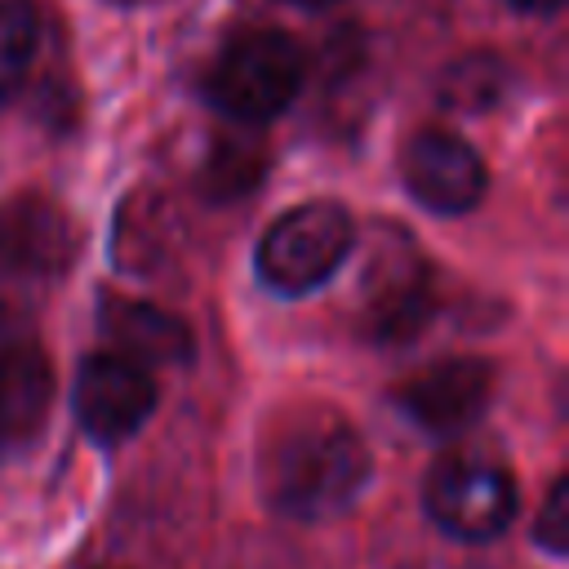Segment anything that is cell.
Wrapping results in <instances>:
<instances>
[{"label":"cell","instance_id":"obj_7","mask_svg":"<svg viewBox=\"0 0 569 569\" xmlns=\"http://www.w3.org/2000/svg\"><path fill=\"white\" fill-rule=\"evenodd\" d=\"M405 191L440 218L471 213L489 191V169L480 151L453 129H418L400 151Z\"/></svg>","mask_w":569,"mask_h":569},{"label":"cell","instance_id":"obj_17","mask_svg":"<svg viewBox=\"0 0 569 569\" xmlns=\"http://www.w3.org/2000/svg\"><path fill=\"white\" fill-rule=\"evenodd\" d=\"M289 4H302V9H325V4H333V0H289Z\"/></svg>","mask_w":569,"mask_h":569},{"label":"cell","instance_id":"obj_10","mask_svg":"<svg viewBox=\"0 0 569 569\" xmlns=\"http://www.w3.org/2000/svg\"><path fill=\"white\" fill-rule=\"evenodd\" d=\"M58 378L40 342L9 338L0 342V458L27 453L53 413Z\"/></svg>","mask_w":569,"mask_h":569},{"label":"cell","instance_id":"obj_8","mask_svg":"<svg viewBox=\"0 0 569 569\" xmlns=\"http://www.w3.org/2000/svg\"><path fill=\"white\" fill-rule=\"evenodd\" d=\"M436 311V289H431V267L405 244V249H382L365 276V307L360 325L369 342L378 347H400L413 342Z\"/></svg>","mask_w":569,"mask_h":569},{"label":"cell","instance_id":"obj_11","mask_svg":"<svg viewBox=\"0 0 569 569\" xmlns=\"http://www.w3.org/2000/svg\"><path fill=\"white\" fill-rule=\"evenodd\" d=\"M98 329L107 338V351L151 369V365H187L196 351V338L187 329L182 316L142 302V298H124V293H107L98 302Z\"/></svg>","mask_w":569,"mask_h":569},{"label":"cell","instance_id":"obj_1","mask_svg":"<svg viewBox=\"0 0 569 569\" xmlns=\"http://www.w3.org/2000/svg\"><path fill=\"white\" fill-rule=\"evenodd\" d=\"M373 458L365 436L333 405H284L267 418L253 449V480L262 502L298 525H320L360 502Z\"/></svg>","mask_w":569,"mask_h":569},{"label":"cell","instance_id":"obj_2","mask_svg":"<svg viewBox=\"0 0 569 569\" xmlns=\"http://www.w3.org/2000/svg\"><path fill=\"white\" fill-rule=\"evenodd\" d=\"M307 80V58L284 31H249L236 36L209 67L204 98L231 124L253 129L293 107Z\"/></svg>","mask_w":569,"mask_h":569},{"label":"cell","instance_id":"obj_3","mask_svg":"<svg viewBox=\"0 0 569 569\" xmlns=\"http://www.w3.org/2000/svg\"><path fill=\"white\" fill-rule=\"evenodd\" d=\"M351 244H356L351 213L338 200H307L267 227L253 253V271L262 289L280 298H307L338 276V267L351 258Z\"/></svg>","mask_w":569,"mask_h":569},{"label":"cell","instance_id":"obj_15","mask_svg":"<svg viewBox=\"0 0 569 569\" xmlns=\"http://www.w3.org/2000/svg\"><path fill=\"white\" fill-rule=\"evenodd\" d=\"M533 542L551 560L569 556V476H556L551 489L542 493V507L533 516Z\"/></svg>","mask_w":569,"mask_h":569},{"label":"cell","instance_id":"obj_9","mask_svg":"<svg viewBox=\"0 0 569 569\" xmlns=\"http://www.w3.org/2000/svg\"><path fill=\"white\" fill-rule=\"evenodd\" d=\"M76 258V231L58 200L44 191H18L0 200V276L44 280L62 276Z\"/></svg>","mask_w":569,"mask_h":569},{"label":"cell","instance_id":"obj_12","mask_svg":"<svg viewBox=\"0 0 569 569\" xmlns=\"http://www.w3.org/2000/svg\"><path fill=\"white\" fill-rule=\"evenodd\" d=\"M511 93V67L498 53H462L436 80V107L449 116H485Z\"/></svg>","mask_w":569,"mask_h":569},{"label":"cell","instance_id":"obj_4","mask_svg":"<svg viewBox=\"0 0 569 569\" xmlns=\"http://www.w3.org/2000/svg\"><path fill=\"white\" fill-rule=\"evenodd\" d=\"M422 511L445 538L489 542L511 529L520 489L511 467L489 453H445L422 476Z\"/></svg>","mask_w":569,"mask_h":569},{"label":"cell","instance_id":"obj_5","mask_svg":"<svg viewBox=\"0 0 569 569\" xmlns=\"http://www.w3.org/2000/svg\"><path fill=\"white\" fill-rule=\"evenodd\" d=\"M156 400H160V391H156L151 369H142L116 351H93L76 369L71 409H76L80 431L102 449H116L129 436H138L142 422L151 418Z\"/></svg>","mask_w":569,"mask_h":569},{"label":"cell","instance_id":"obj_14","mask_svg":"<svg viewBox=\"0 0 569 569\" xmlns=\"http://www.w3.org/2000/svg\"><path fill=\"white\" fill-rule=\"evenodd\" d=\"M267 173V151L253 138H218L200 164V187L213 200H240L249 196Z\"/></svg>","mask_w":569,"mask_h":569},{"label":"cell","instance_id":"obj_6","mask_svg":"<svg viewBox=\"0 0 569 569\" xmlns=\"http://www.w3.org/2000/svg\"><path fill=\"white\" fill-rule=\"evenodd\" d=\"M493 365L480 356H445L418 373H409L391 400L396 409L427 436H462L476 427L493 400Z\"/></svg>","mask_w":569,"mask_h":569},{"label":"cell","instance_id":"obj_16","mask_svg":"<svg viewBox=\"0 0 569 569\" xmlns=\"http://www.w3.org/2000/svg\"><path fill=\"white\" fill-rule=\"evenodd\" d=\"M507 9H520V13H538V18H547V13H560V4L565 0H502Z\"/></svg>","mask_w":569,"mask_h":569},{"label":"cell","instance_id":"obj_13","mask_svg":"<svg viewBox=\"0 0 569 569\" xmlns=\"http://www.w3.org/2000/svg\"><path fill=\"white\" fill-rule=\"evenodd\" d=\"M40 53V9L31 0H0V111L27 89Z\"/></svg>","mask_w":569,"mask_h":569}]
</instances>
